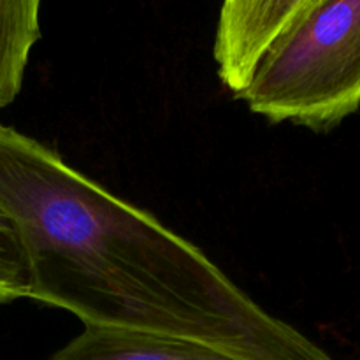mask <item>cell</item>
<instances>
[{
	"instance_id": "obj_1",
	"label": "cell",
	"mask_w": 360,
	"mask_h": 360,
	"mask_svg": "<svg viewBox=\"0 0 360 360\" xmlns=\"http://www.w3.org/2000/svg\"><path fill=\"white\" fill-rule=\"evenodd\" d=\"M0 207L23 248L28 299L70 311L84 327L179 338L241 360H336L193 243L7 125Z\"/></svg>"
},
{
	"instance_id": "obj_2",
	"label": "cell",
	"mask_w": 360,
	"mask_h": 360,
	"mask_svg": "<svg viewBox=\"0 0 360 360\" xmlns=\"http://www.w3.org/2000/svg\"><path fill=\"white\" fill-rule=\"evenodd\" d=\"M243 98L271 123L329 132L360 108V0H320L266 51Z\"/></svg>"
},
{
	"instance_id": "obj_3",
	"label": "cell",
	"mask_w": 360,
	"mask_h": 360,
	"mask_svg": "<svg viewBox=\"0 0 360 360\" xmlns=\"http://www.w3.org/2000/svg\"><path fill=\"white\" fill-rule=\"evenodd\" d=\"M320 0H239L221 6L214 62L221 83L238 97L267 49Z\"/></svg>"
},
{
	"instance_id": "obj_4",
	"label": "cell",
	"mask_w": 360,
	"mask_h": 360,
	"mask_svg": "<svg viewBox=\"0 0 360 360\" xmlns=\"http://www.w3.org/2000/svg\"><path fill=\"white\" fill-rule=\"evenodd\" d=\"M48 360H241L195 343L158 334L84 327Z\"/></svg>"
},
{
	"instance_id": "obj_5",
	"label": "cell",
	"mask_w": 360,
	"mask_h": 360,
	"mask_svg": "<svg viewBox=\"0 0 360 360\" xmlns=\"http://www.w3.org/2000/svg\"><path fill=\"white\" fill-rule=\"evenodd\" d=\"M42 0H0V109L16 101L35 42Z\"/></svg>"
},
{
	"instance_id": "obj_6",
	"label": "cell",
	"mask_w": 360,
	"mask_h": 360,
	"mask_svg": "<svg viewBox=\"0 0 360 360\" xmlns=\"http://www.w3.org/2000/svg\"><path fill=\"white\" fill-rule=\"evenodd\" d=\"M30 278L20 238L11 218L0 207V304L28 299Z\"/></svg>"
},
{
	"instance_id": "obj_7",
	"label": "cell",
	"mask_w": 360,
	"mask_h": 360,
	"mask_svg": "<svg viewBox=\"0 0 360 360\" xmlns=\"http://www.w3.org/2000/svg\"><path fill=\"white\" fill-rule=\"evenodd\" d=\"M236 2H239V0H224L221 6H231V4H236Z\"/></svg>"
}]
</instances>
